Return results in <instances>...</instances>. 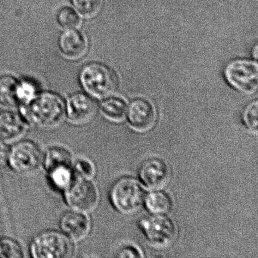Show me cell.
I'll list each match as a JSON object with an SVG mask.
<instances>
[{"instance_id":"cell-22","label":"cell","mask_w":258,"mask_h":258,"mask_svg":"<svg viewBox=\"0 0 258 258\" xmlns=\"http://www.w3.org/2000/svg\"><path fill=\"white\" fill-rule=\"evenodd\" d=\"M76 10L84 17L97 16L103 7L104 0H72Z\"/></svg>"},{"instance_id":"cell-18","label":"cell","mask_w":258,"mask_h":258,"mask_svg":"<svg viewBox=\"0 0 258 258\" xmlns=\"http://www.w3.org/2000/svg\"><path fill=\"white\" fill-rule=\"evenodd\" d=\"M19 81L13 76H4L0 78V102L6 106H19L17 87Z\"/></svg>"},{"instance_id":"cell-27","label":"cell","mask_w":258,"mask_h":258,"mask_svg":"<svg viewBox=\"0 0 258 258\" xmlns=\"http://www.w3.org/2000/svg\"><path fill=\"white\" fill-rule=\"evenodd\" d=\"M118 256L120 257H139V256H142V254L138 249L133 246H129V247H123Z\"/></svg>"},{"instance_id":"cell-13","label":"cell","mask_w":258,"mask_h":258,"mask_svg":"<svg viewBox=\"0 0 258 258\" xmlns=\"http://www.w3.org/2000/svg\"><path fill=\"white\" fill-rule=\"evenodd\" d=\"M168 165L159 158L148 160L140 170V178L144 185L153 189L163 188L170 179Z\"/></svg>"},{"instance_id":"cell-14","label":"cell","mask_w":258,"mask_h":258,"mask_svg":"<svg viewBox=\"0 0 258 258\" xmlns=\"http://www.w3.org/2000/svg\"><path fill=\"white\" fill-rule=\"evenodd\" d=\"M59 48L71 59H78L87 52V45L83 34L77 30L68 29L59 37Z\"/></svg>"},{"instance_id":"cell-8","label":"cell","mask_w":258,"mask_h":258,"mask_svg":"<svg viewBox=\"0 0 258 258\" xmlns=\"http://www.w3.org/2000/svg\"><path fill=\"white\" fill-rule=\"evenodd\" d=\"M140 228L152 245L167 247L174 241L176 227L171 219L163 214H156L141 220Z\"/></svg>"},{"instance_id":"cell-26","label":"cell","mask_w":258,"mask_h":258,"mask_svg":"<svg viewBox=\"0 0 258 258\" xmlns=\"http://www.w3.org/2000/svg\"><path fill=\"white\" fill-rule=\"evenodd\" d=\"M9 152H10V147L8 143L0 140V168L7 165Z\"/></svg>"},{"instance_id":"cell-10","label":"cell","mask_w":258,"mask_h":258,"mask_svg":"<svg viewBox=\"0 0 258 258\" xmlns=\"http://www.w3.org/2000/svg\"><path fill=\"white\" fill-rule=\"evenodd\" d=\"M126 114L131 126L140 132L150 131L156 123V109L146 99H137L133 101L127 108Z\"/></svg>"},{"instance_id":"cell-1","label":"cell","mask_w":258,"mask_h":258,"mask_svg":"<svg viewBox=\"0 0 258 258\" xmlns=\"http://www.w3.org/2000/svg\"><path fill=\"white\" fill-rule=\"evenodd\" d=\"M19 107L29 126L39 129H55L66 120V101L53 92H40L29 103Z\"/></svg>"},{"instance_id":"cell-25","label":"cell","mask_w":258,"mask_h":258,"mask_svg":"<svg viewBox=\"0 0 258 258\" xmlns=\"http://www.w3.org/2000/svg\"><path fill=\"white\" fill-rule=\"evenodd\" d=\"M257 108V102L254 101L246 107L243 113L244 124L255 134H257L258 131Z\"/></svg>"},{"instance_id":"cell-19","label":"cell","mask_w":258,"mask_h":258,"mask_svg":"<svg viewBox=\"0 0 258 258\" xmlns=\"http://www.w3.org/2000/svg\"><path fill=\"white\" fill-rule=\"evenodd\" d=\"M146 208L155 214H164L172 208V201L167 193L157 191L151 192L145 199Z\"/></svg>"},{"instance_id":"cell-28","label":"cell","mask_w":258,"mask_h":258,"mask_svg":"<svg viewBox=\"0 0 258 258\" xmlns=\"http://www.w3.org/2000/svg\"><path fill=\"white\" fill-rule=\"evenodd\" d=\"M256 53H257V46H255L254 48V58L255 59H256V57H257V55H256Z\"/></svg>"},{"instance_id":"cell-5","label":"cell","mask_w":258,"mask_h":258,"mask_svg":"<svg viewBox=\"0 0 258 258\" xmlns=\"http://www.w3.org/2000/svg\"><path fill=\"white\" fill-rule=\"evenodd\" d=\"M43 155L38 145L31 140L16 142L9 152L7 165L20 174L37 171L43 165Z\"/></svg>"},{"instance_id":"cell-7","label":"cell","mask_w":258,"mask_h":258,"mask_svg":"<svg viewBox=\"0 0 258 258\" xmlns=\"http://www.w3.org/2000/svg\"><path fill=\"white\" fill-rule=\"evenodd\" d=\"M69 208L87 214L96 208L99 195L91 179L76 177L73 183L63 192Z\"/></svg>"},{"instance_id":"cell-16","label":"cell","mask_w":258,"mask_h":258,"mask_svg":"<svg viewBox=\"0 0 258 258\" xmlns=\"http://www.w3.org/2000/svg\"><path fill=\"white\" fill-rule=\"evenodd\" d=\"M72 163L70 151L61 146H52L43 155V165L46 171L57 166L72 165Z\"/></svg>"},{"instance_id":"cell-3","label":"cell","mask_w":258,"mask_h":258,"mask_svg":"<svg viewBox=\"0 0 258 258\" xmlns=\"http://www.w3.org/2000/svg\"><path fill=\"white\" fill-rule=\"evenodd\" d=\"M30 254L34 258H67L75 251L74 241L61 231H43L30 244Z\"/></svg>"},{"instance_id":"cell-12","label":"cell","mask_w":258,"mask_h":258,"mask_svg":"<svg viewBox=\"0 0 258 258\" xmlns=\"http://www.w3.org/2000/svg\"><path fill=\"white\" fill-rule=\"evenodd\" d=\"M59 227L61 232L74 242L79 241L88 235L90 220L87 214L71 209L61 216Z\"/></svg>"},{"instance_id":"cell-21","label":"cell","mask_w":258,"mask_h":258,"mask_svg":"<svg viewBox=\"0 0 258 258\" xmlns=\"http://www.w3.org/2000/svg\"><path fill=\"white\" fill-rule=\"evenodd\" d=\"M24 250L19 241L9 237H0V258L23 257Z\"/></svg>"},{"instance_id":"cell-4","label":"cell","mask_w":258,"mask_h":258,"mask_svg":"<svg viewBox=\"0 0 258 258\" xmlns=\"http://www.w3.org/2000/svg\"><path fill=\"white\" fill-rule=\"evenodd\" d=\"M110 199L114 208L122 214H134L143 208L146 195L137 179L126 176L114 184Z\"/></svg>"},{"instance_id":"cell-24","label":"cell","mask_w":258,"mask_h":258,"mask_svg":"<svg viewBox=\"0 0 258 258\" xmlns=\"http://www.w3.org/2000/svg\"><path fill=\"white\" fill-rule=\"evenodd\" d=\"M57 20L61 27L67 29L76 28L80 23V18L78 13L73 9L69 7H64L58 11Z\"/></svg>"},{"instance_id":"cell-2","label":"cell","mask_w":258,"mask_h":258,"mask_svg":"<svg viewBox=\"0 0 258 258\" xmlns=\"http://www.w3.org/2000/svg\"><path fill=\"white\" fill-rule=\"evenodd\" d=\"M81 86L89 96L96 99L110 97L117 88V78L109 68L100 63H90L80 72Z\"/></svg>"},{"instance_id":"cell-11","label":"cell","mask_w":258,"mask_h":258,"mask_svg":"<svg viewBox=\"0 0 258 258\" xmlns=\"http://www.w3.org/2000/svg\"><path fill=\"white\" fill-rule=\"evenodd\" d=\"M29 124L20 112L0 111V140L7 143H16L28 132Z\"/></svg>"},{"instance_id":"cell-9","label":"cell","mask_w":258,"mask_h":258,"mask_svg":"<svg viewBox=\"0 0 258 258\" xmlns=\"http://www.w3.org/2000/svg\"><path fill=\"white\" fill-rule=\"evenodd\" d=\"M97 111V103L88 94L75 93L66 101V120L75 126H84L90 123Z\"/></svg>"},{"instance_id":"cell-20","label":"cell","mask_w":258,"mask_h":258,"mask_svg":"<svg viewBox=\"0 0 258 258\" xmlns=\"http://www.w3.org/2000/svg\"><path fill=\"white\" fill-rule=\"evenodd\" d=\"M39 93L38 86L34 81L28 79L19 81L16 93L19 106L29 103Z\"/></svg>"},{"instance_id":"cell-15","label":"cell","mask_w":258,"mask_h":258,"mask_svg":"<svg viewBox=\"0 0 258 258\" xmlns=\"http://www.w3.org/2000/svg\"><path fill=\"white\" fill-rule=\"evenodd\" d=\"M48 182L53 189L64 192L76 179L72 165L52 167L46 171Z\"/></svg>"},{"instance_id":"cell-23","label":"cell","mask_w":258,"mask_h":258,"mask_svg":"<svg viewBox=\"0 0 258 258\" xmlns=\"http://www.w3.org/2000/svg\"><path fill=\"white\" fill-rule=\"evenodd\" d=\"M72 168L76 177L81 179H91L96 174V169L93 163L85 158H78L73 161Z\"/></svg>"},{"instance_id":"cell-17","label":"cell","mask_w":258,"mask_h":258,"mask_svg":"<svg viewBox=\"0 0 258 258\" xmlns=\"http://www.w3.org/2000/svg\"><path fill=\"white\" fill-rule=\"evenodd\" d=\"M127 105L118 97H108L101 105V111L105 117L113 121H122L126 117Z\"/></svg>"},{"instance_id":"cell-6","label":"cell","mask_w":258,"mask_h":258,"mask_svg":"<svg viewBox=\"0 0 258 258\" xmlns=\"http://www.w3.org/2000/svg\"><path fill=\"white\" fill-rule=\"evenodd\" d=\"M257 64L248 59L233 60L224 70L227 82L244 94H252L257 90Z\"/></svg>"}]
</instances>
